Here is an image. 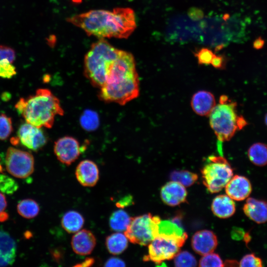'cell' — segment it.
Returning a JSON list of instances; mask_svg holds the SVG:
<instances>
[{
  "mask_svg": "<svg viewBox=\"0 0 267 267\" xmlns=\"http://www.w3.org/2000/svg\"><path fill=\"white\" fill-rule=\"evenodd\" d=\"M160 222L159 216H153L150 213L132 218L124 234L132 243L148 245L158 236Z\"/></svg>",
  "mask_w": 267,
  "mask_h": 267,
  "instance_id": "52a82bcc",
  "label": "cell"
},
{
  "mask_svg": "<svg viewBox=\"0 0 267 267\" xmlns=\"http://www.w3.org/2000/svg\"><path fill=\"white\" fill-rule=\"evenodd\" d=\"M96 243L94 235L90 230L83 229L76 232L71 239V246L74 252L79 255L90 254Z\"/></svg>",
  "mask_w": 267,
  "mask_h": 267,
  "instance_id": "9a60e30c",
  "label": "cell"
},
{
  "mask_svg": "<svg viewBox=\"0 0 267 267\" xmlns=\"http://www.w3.org/2000/svg\"><path fill=\"white\" fill-rule=\"evenodd\" d=\"M67 21L99 39H126L136 27L134 12L129 7L91 10L68 17Z\"/></svg>",
  "mask_w": 267,
  "mask_h": 267,
  "instance_id": "6da1fadb",
  "label": "cell"
},
{
  "mask_svg": "<svg viewBox=\"0 0 267 267\" xmlns=\"http://www.w3.org/2000/svg\"><path fill=\"white\" fill-rule=\"evenodd\" d=\"M15 52L12 48L0 45V60L7 59L10 63L13 62L15 59Z\"/></svg>",
  "mask_w": 267,
  "mask_h": 267,
  "instance_id": "d590c367",
  "label": "cell"
},
{
  "mask_svg": "<svg viewBox=\"0 0 267 267\" xmlns=\"http://www.w3.org/2000/svg\"><path fill=\"white\" fill-rule=\"evenodd\" d=\"M211 209L217 217L225 219L232 216L235 212V203L227 195H220L213 200Z\"/></svg>",
  "mask_w": 267,
  "mask_h": 267,
  "instance_id": "ffe728a7",
  "label": "cell"
},
{
  "mask_svg": "<svg viewBox=\"0 0 267 267\" xmlns=\"http://www.w3.org/2000/svg\"><path fill=\"white\" fill-rule=\"evenodd\" d=\"M225 190L229 197L236 201L246 199L252 191V185L246 177L235 175L231 178L225 186Z\"/></svg>",
  "mask_w": 267,
  "mask_h": 267,
  "instance_id": "5bb4252c",
  "label": "cell"
},
{
  "mask_svg": "<svg viewBox=\"0 0 267 267\" xmlns=\"http://www.w3.org/2000/svg\"><path fill=\"white\" fill-rule=\"evenodd\" d=\"M18 214L26 219H32L39 213L40 207L38 203L31 199L20 201L17 205Z\"/></svg>",
  "mask_w": 267,
  "mask_h": 267,
  "instance_id": "484cf974",
  "label": "cell"
},
{
  "mask_svg": "<svg viewBox=\"0 0 267 267\" xmlns=\"http://www.w3.org/2000/svg\"><path fill=\"white\" fill-rule=\"evenodd\" d=\"M125 263L121 259L112 257L109 258L105 263V267H125Z\"/></svg>",
  "mask_w": 267,
  "mask_h": 267,
  "instance_id": "74e56055",
  "label": "cell"
},
{
  "mask_svg": "<svg viewBox=\"0 0 267 267\" xmlns=\"http://www.w3.org/2000/svg\"><path fill=\"white\" fill-rule=\"evenodd\" d=\"M16 255V244L9 233L0 228V267L12 265Z\"/></svg>",
  "mask_w": 267,
  "mask_h": 267,
  "instance_id": "ac0fdd59",
  "label": "cell"
},
{
  "mask_svg": "<svg viewBox=\"0 0 267 267\" xmlns=\"http://www.w3.org/2000/svg\"><path fill=\"white\" fill-rule=\"evenodd\" d=\"M211 64L216 69H223L225 65V57L223 55L215 54L212 60Z\"/></svg>",
  "mask_w": 267,
  "mask_h": 267,
  "instance_id": "8d00e7d4",
  "label": "cell"
},
{
  "mask_svg": "<svg viewBox=\"0 0 267 267\" xmlns=\"http://www.w3.org/2000/svg\"><path fill=\"white\" fill-rule=\"evenodd\" d=\"M158 235L180 237L187 236L182 228L178 223L171 221L165 220L160 222Z\"/></svg>",
  "mask_w": 267,
  "mask_h": 267,
  "instance_id": "d4e9b609",
  "label": "cell"
},
{
  "mask_svg": "<svg viewBox=\"0 0 267 267\" xmlns=\"http://www.w3.org/2000/svg\"><path fill=\"white\" fill-rule=\"evenodd\" d=\"M170 179L185 187L193 184L198 179L197 174L186 170L174 171L170 174Z\"/></svg>",
  "mask_w": 267,
  "mask_h": 267,
  "instance_id": "4316f807",
  "label": "cell"
},
{
  "mask_svg": "<svg viewBox=\"0 0 267 267\" xmlns=\"http://www.w3.org/2000/svg\"><path fill=\"white\" fill-rule=\"evenodd\" d=\"M239 266L261 267L263 266V262L261 258L251 253L245 255L239 262Z\"/></svg>",
  "mask_w": 267,
  "mask_h": 267,
  "instance_id": "e575fe53",
  "label": "cell"
},
{
  "mask_svg": "<svg viewBox=\"0 0 267 267\" xmlns=\"http://www.w3.org/2000/svg\"><path fill=\"white\" fill-rule=\"evenodd\" d=\"M81 124L87 130H92L97 127L99 124L98 117L96 113L87 110L81 116Z\"/></svg>",
  "mask_w": 267,
  "mask_h": 267,
  "instance_id": "f1b7e54d",
  "label": "cell"
},
{
  "mask_svg": "<svg viewBox=\"0 0 267 267\" xmlns=\"http://www.w3.org/2000/svg\"><path fill=\"white\" fill-rule=\"evenodd\" d=\"M83 216L76 211H69L63 216L61 219L62 227L68 233H75L80 230L84 224Z\"/></svg>",
  "mask_w": 267,
  "mask_h": 267,
  "instance_id": "7402d4cb",
  "label": "cell"
},
{
  "mask_svg": "<svg viewBox=\"0 0 267 267\" xmlns=\"http://www.w3.org/2000/svg\"><path fill=\"white\" fill-rule=\"evenodd\" d=\"M189 14H190V17L193 19L195 18H200L202 17L203 13L201 10L198 9H192L190 10Z\"/></svg>",
  "mask_w": 267,
  "mask_h": 267,
  "instance_id": "60d3db41",
  "label": "cell"
},
{
  "mask_svg": "<svg viewBox=\"0 0 267 267\" xmlns=\"http://www.w3.org/2000/svg\"><path fill=\"white\" fill-rule=\"evenodd\" d=\"M18 187L16 182L11 178L4 175H0V190L7 194H12Z\"/></svg>",
  "mask_w": 267,
  "mask_h": 267,
  "instance_id": "1f68e13d",
  "label": "cell"
},
{
  "mask_svg": "<svg viewBox=\"0 0 267 267\" xmlns=\"http://www.w3.org/2000/svg\"><path fill=\"white\" fill-rule=\"evenodd\" d=\"M248 156L250 161L256 166L267 165V145L261 142L253 144L248 150Z\"/></svg>",
  "mask_w": 267,
  "mask_h": 267,
  "instance_id": "603a6c76",
  "label": "cell"
},
{
  "mask_svg": "<svg viewBox=\"0 0 267 267\" xmlns=\"http://www.w3.org/2000/svg\"><path fill=\"white\" fill-rule=\"evenodd\" d=\"M201 172L203 183L212 193L220 191L233 176L232 167L222 155L209 156Z\"/></svg>",
  "mask_w": 267,
  "mask_h": 267,
  "instance_id": "8992f818",
  "label": "cell"
},
{
  "mask_svg": "<svg viewBox=\"0 0 267 267\" xmlns=\"http://www.w3.org/2000/svg\"><path fill=\"white\" fill-rule=\"evenodd\" d=\"M82 149L78 140L69 136L59 138L54 145V152L57 158L67 165H70L78 158Z\"/></svg>",
  "mask_w": 267,
  "mask_h": 267,
  "instance_id": "8fae6325",
  "label": "cell"
},
{
  "mask_svg": "<svg viewBox=\"0 0 267 267\" xmlns=\"http://www.w3.org/2000/svg\"><path fill=\"white\" fill-rule=\"evenodd\" d=\"M217 245V237L211 230L205 229L197 231L191 239L192 249L200 255L213 252Z\"/></svg>",
  "mask_w": 267,
  "mask_h": 267,
  "instance_id": "7c38bea8",
  "label": "cell"
},
{
  "mask_svg": "<svg viewBox=\"0 0 267 267\" xmlns=\"http://www.w3.org/2000/svg\"><path fill=\"white\" fill-rule=\"evenodd\" d=\"M94 260L91 258H87L86 261L83 262L81 265H78L76 266H90L94 263Z\"/></svg>",
  "mask_w": 267,
  "mask_h": 267,
  "instance_id": "7bdbcfd3",
  "label": "cell"
},
{
  "mask_svg": "<svg viewBox=\"0 0 267 267\" xmlns=\"http://www.w3.org/2000/svg\"><path fill=\"white\" fill-rule=\"evenodd\" d=\"M187 238L158 235L148 245V254L144 257L143 260L160 264L174 258Z\"/></svg>",
  "mask_w": 267,
  "mask_h": 267,
  "instance_id": "ba28073f",
  "label": "cell"
},
{
  "mask_svg": "<svg viewBox=\"0 0 267 267\" xmlns=\"http://www.w3.org/2000/svg\"><path fill=\"white\" fill-rule=\"evenodd\" d=\"M243 210L247 217L257 223L267 222V201L248 198Z\"/></svg>",
  "mask_w": 267,
  "mask_h": 267,
  "instance_id": "d6986e66",
  "label": "cell"
},
{
  "mask_svg": "<svg viewBox=\"0 0 267 267\" xmlns=\"http://www.w3.org/2000/svg\"><path fill=\"white\" fill-rule=\"evenodd\" d=\"M209 117L210 125L220 143L230 140L247 125L244 117L237 112L236 102L225 95L220 97Z\"/></svg>",
  "mask_w": 267,
  "mask_h": 267,
  "instance_id": "5b68a950",
  "label": "cell"
},
{
  "mask_svg": "<svg viewBox=\"0 0 267 267\" xmlns=\"http://www.w3.org/2000/svg\"><path fill=\"white\" fill-rule=\"evenodd\" d=\"M265 44L264 40L261 37L256 39L253 43V47L255 49H259L263 47Z\"/></svg>",
  "mask_w": 267,
  "mask_h": 267,
  "instance_id": "ab89813d",
  "label": "cell"
},
{
  "mask_svg": "<svg viewBox=\"0 0 267 267\" xmlns=\"http://www.w3.org/2000/svg\"><path fill=\"white\" fill-rule=\"evenodd\" d=\"M7 206V201L5 196L0 192V212L3 211Z\"/></svg>",
  "mask_w": 267,
  "mask_h": 267,
  "instance_id": "b9f144b4",
  "label": "cell"
},
{
  "mask_svg": "<svg viewBox=\"0 0 267 267\" xmlns=\"http://www.w3.org/2000/svg\"><path fill=\"white\" fill-rule=\"evenodd\" d=\"M41 128L27 122L22 124L17 132L18 142L33 151L40 150L47 142V137Z\"/></svg>",
  "mask_w": 267,
  "mask_h": 267,
  "instance_id": "30bf717a",
  "label": "cell"
},
{
  "mask_svg": "<svg viewBox=\"0 0 267 267\" xmlns=\"http://www.w3.org/2000/svg\"><path fill=\"white\" fill-rule=\"evenodd\" d=\"M193 111L201 116H209L216 105L214 95L207 90H199L195 93L191 99Z\"/></svg>",
  "mask_w": 267,
  "mask_h": 267,
  "instance_id": "e0dca14e",
  "label": "cell"
},
{
  "mask_svg": "<svg viewBox=\"0 0 267 267\" xmlns=\"http://www.w3.org/2000/svg\"><path fill=\"white\" fill-rule=\"evenodd\" d=\"M201 267H223L224 264L219 255L213 252L203 255L199 261Z\"/></svg>",
  "mask_w": 267,
  "mask_h": 267,
  "instance_id": "f546056e",
  "label": "cell"
},
{
  "mask_svg": "<svg viewBox=\"0 0 267 267\" xmlns=\"http://www.w3.org/2000/svg\"><path fill=\"white\" fill-rule=\"evenodd\" d=\"M120 50L104 39H99L91 44L85 56L84 70L92 85L100 89L104 85L110 67Z\"/></svg>",
  "mask_w": 267,
  "mask_h": 267,
  "instance_id": "277c9868",
  "label": "cell"
},
{
  "mask_svg": "<svg viewBox=\"0 0 267 267\" xmlns=\"http://www.w3.org/2000/svg\"><path fill=\"white\" fill-rule=\"evenodd\" d=\"M72 2L75 3H79L82 2L83 0H71Z\"/></svg>",
  "mask_w": 267,
  "mask_h": 267,
  "instance_id": "f6af8a7d",
  "label": "cell"
},
{
  "mask_svg": "<svg viewBox=\"0 0 267 267\" xmlns=\"http://www.w3.org/2000/svg\"><path fill=\"white\" fill-rule=\"evenodd\" d=\"M132 202V199L131 196H127L124 200H121L118 203L117 205L119 207H124L130 205Z\"/></svg>",
  "mask_w": 267,
  "mask_h": 267,
  "instance_id": "f35d334b",
  "label": "cell"
},
{
  "mask_svg": "<svg viewBox=\"0 0 267 267\" xmlns=\"http://www.w3.org/2000/svg\"><path fill=\"white\" fill-rule=\"evenodd\" d=\"M16 74V68L7 59L0 60V77L10 79Z\"/></svg>",
  "mask_w": 267,
  "mask_h": 267,
  "instance_id": "836d02e7",
  "label": "cell"
},
{
  "mask_svg": "<svg viewBox=\"0 0 267 267\" xmlns=\"http://www.w3.org/2000/svg\"><path fill=\"white\" fill-rule=\"evenodd\" d=\"M186 189L183 185L175 181H170L163 186L160 195L163 202L170 206H175L186 201Z\"/></svg>",
  "mask_w": 267,
  "mask_h": 267,
  "instance_id": "4fadbf2b",
  "label": "cell"
},
{
  "mask_svg": "<svg viewBox=\"0 0 267 267\" xmlns=\"http://www.w3.org/2000/svg\"><path fill=\"white\" fill-rule=\"evenodd\" d=\"M132 217L124 210H118L114 212L109 219L111 229L117 232L125 231L131 222Z\"/></svg>",
  "mask_w": 267,
  "mask_h": 267,
  "instance_id": "cb8c5ba5",
  "label": "cell"
},
{
  "mask_svg": "<svg viewBox=\"0 0 267 267\" xmlns=\"http://www.w3.org/2000/svg\"><path fill=\"white\" fill-rule=\"evenodd\" d=\"M75 175L79 182L84 186H94L99 179V170L92 161L84 160L76 167Z\"/></svg>",
  "mask_w": 267,
  "mask_h": 267,
  "instance_id": "2e32d148",
  "label": "cell"
},
{
  "mask_svg": "<svg viewBox=\"0 0 267 267\" xmlns=\"http://www.w3.org/2000/svg\"><path fill=\"white\" fill-rule=\"evenodd\" d=\"M265 121L266 125L267 126V113H266V115H265Z\"/></svg>",
  "mask_w": 267,
  "mask_h": 267,
  "instance_id": "bcb514c9",
  "label": "cell"
},
{
  "mask_svg": "<svg viewBox=\"0 0 267 267\" xmlns=\"http://www.w3.org/2000/svg\"><path fill=\"white\" fill-rule=\"evenodd\" d=\"M139 82L133 55L120 49L109 69L105 83L100 88L98 96L106 102L125 105L139 95Z\"/></svg>",
  "mask_w": 267,
  "mask_h": 267,
  "instance_id": "7a4b0ae2",
  "label": "cell"
},
{
  "mask_svg": "<svg viewBox=\"0 0 267 267\" xmlns=\"http://www.w3.org/2000/svg\"><path fill=\"white\" fill-rule=\"evenodd\" d=\"M8 218V215L7 213L2 211L0 212V222H4Z\"/></svg>",
  "mask_w": 267,
  "mask_h": 267,
  "instance_id": "ee69618b",
  "label": "cell"
},
{
  "mask_svg": "<svg viewBox=\"0 0 267 267\" xmlns=\"http://www.w3.org/2000/svg\"><path fill=\"white\" fill-rule=\"evenodd\" d=\"M12 131L11 119L4 114H0V140L6 139Z\"/></svg>",
  "mask_w": 267,
  "mask_h": 267,
  "instance_id": "4dcf8cb0",
  "label": "cell"
},
{
  "mask_svg": "<svg viewBox=\"0 0 267 267\" xmlns=\"http://www.w3.org/2000/svg\"><path fill=\"white\" fill-rule=\"evenodd\" d=\"M174 263L176 267H195L197 266L195 258L187 251H179L174 257Z\"/></svg>",
  "mask_w": 267,
  "mask_h": 267,
  "instance_id": "83f0119b",
  "label": "cell"
},
{
  "mask_svg": "<svg viewBox=\"0 0 267 267\" xmlns=\"http://www.w3.org/2000/svg\"><path fill=\"white\" fill-rule=\"evenodd\" d=\"M15 107L27 123L38 128H51L55 117L64 114L58 98L46 89H39L34 94L20 98Z\"/></svg>",
  "mask_w": 267,
  "mask_h": 267,
  "instance_id": "3957f363",
  "label": "cell"
},
{
  "mask_svg": "<svg viewBox=\"0 0 267 267\" xmlns=\"http://www.w3.org/2000/svg\"><path fill=\"white\" fill-rule=\"evenodd\" d=\"M7 171L14 177L24 178L30 176L34 170V158L27 151L9 147L5 155Z\"/></svg>",
  "mask_w": 267,
  "mask_h": 267,
  "instance_id": "9c48e42d",
  "label": "cell"
},
{
  "mask_svg": "<svg viewBox=\"0 0 267 267\" xmlns=\"http://www.w3.org/2000/svg\"><path fill=\"white\" fill-rule=\"evenodd\" d=\"M128 240L125 234L116 232L106 237L105 244L110 253L113 255H119L127 248Z\"/></svg>",
  "mask_w": 267,
  "mask_h": 267,
  "instance_id": "44dd1931",
  "label": "cell"
},
{
  "mask_svg": "<svg viewBox=\"0 0 267 267\" xmlns=\"http://www.w3.org/2000/svg\"><path fill=\"white\" fill-rule=\"evenodd\" d=\"M215 54L207 47H202L194 53L199 65H208L211 64L212 60Z\"/></svg>",
  "mask_w": 267,
  "mask_h": 267,
  "instance_id": "d6a6232c",
  "label": "cell"
}]
</instances>
